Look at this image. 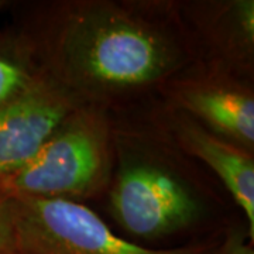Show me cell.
I'll use <instances>...</instances> for the list:
<instances>
[{"label":"cell","instance_id":"cell-2","mask_svg":"<svg viewBox=\"0 0 254 254\" xmlns=\"http://www.w3.org/2000/svg\"><path fill=\"white\" fill-rule=\"evenodd\" d=\"M110 113L113 173L99 205L119 235L168 249L223 236L245 220L218 178L177 144L157 96Z\"/></svg>","mask_w":254,"mask_h":254},{"label":"cell","instance_id":"cell-11","mask_svg":"<svg viewBox=\"0 0 254 254\" xmlns=\"http://www.w3.org/2000/svg\"><path fill=\"white\" fill-rule=\"evenodd\" d=\"M0 254H17L13 200L7 195L0 193Z\"/></svg>","mask_w":254,"mask_h":254},{"label":"cell","instance_id":"cell-3","mask_svg":"<svg viewBox=\"0 0 254 254\" xmlns=\"http://www.w3.org/2000/svg\"><path fill=\"white\" fill-rule=\"evenodd\" d=\"M112 173V113L82 103L58 123L27 163L0 181V193L91 206L103 200Z\"/></svg>","mask_w":254,"mask_h":254},{"label":"cell","instance_id":"cell-8","mask_svg":"<svg viewBox=\"0 0 254 254\" xmlns=\"http://www.w3.org/2000/svg\"><path fill=\"white\" fill-rule=\"evenodd\" d=\"M163 122L177 144L206 167L243 215L254 240V153L212 133L157 96Z\"/></svg>","mask_w":254,"mask_h":254},{"label":"cell","instance_id":"cell-12","mask_svg":"<svg viewBox=\"0 0 254 254\" xmlns=\"http://www.w3.org/2000/svg\"><path fill=\"white\" fill-rule=\"evenodd\" d=\"M10 3H11V1H9V0H0V10L9 9Z\"/></svg>","mask_w":254,"mask_h":254},{"label":"cell","instance_id":"cell-1","mask_svg":"<svg viewBox=\"0 0 254 254\" xmlns=\"http://www.w3.org/2000/svg\"><path fill=\"white\" fill-rule=\"evenodd\" d=\"M9 10L43 72L109 112L158 96L193 63L174 0H23Z\"/></svg>","mask_w":254,"mask_h":254},{"label":"cell","instance_id":"cell-5","mask_svg":"<svg viewBox=\"0 0 254 254\" xmlns=\"http://www.w3.org/2000/svg\"><path fill=\"white\" fill-rule=\"evenodd\" d=\"M158 98L254 153L253 78L193 61L164 83Z\"/></svg>","mask_w":254,"mask_h":254},{"label":"cell","instance_id":"cell-10","mask_svg":"<svg viewBox=\"0 0 254 254\" xmlns=\"http://www.w3.org/2000/svg\"><path fill=\"white\" fill-rule=\"evenodd\" d=\"M212 254H254V240L246 220L230 227Z\"/></svg>","mask_w":254,"mask_h":254},{"label":"cell","instance_id":"cell-6","mask_svg":"<svg viewBox=\"0 0 254 254\" xmlns=\"http://www.w3.org/2000/svg\"><path fill=\"white\" fill-rule=\"evenodd\" d=\"M193 61L254 79V0H174Z\"/></svg>","mask_w":254,"mask_h":254},{"label":"cell","instance_id":"cell-9","mask_svg":"<svg viewBox=\"0 0 254 254\" xmlns=\"http://www.w3.org/2000/svg\"><path fill=\"white\" fill-rule=\"evenodd\" d=\"M44 76L27 40L11 23L0 30V106L20 98Z\"/></svg>","mask_w":254,"mask_h":254},{"label":"cell","instance_id":"cell-4","mask_svg":"<svg viewBox=\"0 0 254 254\" xmlns=\"http://www.w3.org/2000/svg\"><path fill=\"white\" fill-rule=\"evenodd\" d=\"M11 200L17 254H212L225 236L153 249L119 235L91 206L60 199Z\"/></svg>","mask_w":254,"mask_h":254},{"label":"cell","instance_id":"cell-7","mask_svg":"<svg viewBox=\"0 0 254 254\" xmlns=\"http://www.w3.org/2000/svg\"><path fill=\"white\" fill-rule=\"evenodd\" d=\"M82 105L50 76L0 106V181L36 154L58 123Z\"/></svg>","mask_w":254,"mask_h":254}]
</instances>
